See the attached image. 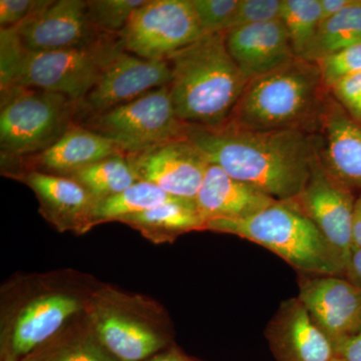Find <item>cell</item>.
Returning <instances> with one entry per match:
<instances>
[{"label": "cell", "mask_w": 361, "mask_h": 361, "mask_svg": "<svg viewBox=\"0 0 361 361\" xmlns=\"http://www.w3.org/2000/svg\"><path fill=\"white\" fill-rule=\"evenodd\" d=\"M187 139L207 160L277 201L295 200L322 146V135L299 130H251L188 125Z\"/></svg>", "instance_id": "cell-1"}, {"label": "cell", "mask_w": 361, "mask_h": 361, "mask_svg": "<svg viewBox=\"0 0 361 361\" xmlns=\"http://www.w3.org/2000/svg\"><path fill=\"white\" fill-rule=\"evenodd\" d=\"M104 282L65 268L16 273L0 287V361H23L82 314Z\"/></svg>", "instance_id": "cell-2"}, {"label": "cell", "mask_w": 361, "mask_h": 361, "mask_svg": "<svg viewBox=\"0 0 361 361\" xmlns=\"http://www.w3.org/2000/svg\"><path fill=\"white\" fill-rule=\"evenodd\" d=\"M167 61L178 118L208 129L227 125L248 80L227 51L225 32L203 35Z\"/></svg>", "instance_id": "cell-3"}, {"label": "cell", "mask_w": 361, "mask_h": 361, "mask_svg": "<svg viewBox=\"0 0 361 361\" xmlns=\"http://www.w3.org/2000/svg\"><path fill=\"white\" fill-rule=\"evenodd\" d=\"M329 97L317 65L295 59L248 80L227 125L243 130L320 134Z\"/></svg>", "instance_id": "cell-4"}, {"label": "cell", "mask_w": 361, "mask_h": 361, "mask_svg": "<svg viewBox=\"0 0 361 361\" xmlns=\"http://www.w3.org/2000/svg\"><path fill=\"white\" fill-rule=\"evenodd\" d=\"M84 316L99 341L121 361H145L175 343L172 320L161 303L104 282Z\"/></svg>", "instance_id": "cell-5"}, {"label": "cell", "mask_w": 361, "mask_h": 361, "mask_svg": "<svg viewBox=\"0 0 361 361\" xmlns=\"http://www.w3.org/2000/svg\"><path fill=\"white\" fill-rule=\"evenodd\" d=\"M206 231L259 244L301 272L336 276L345 272L329 242L293 200L275 202L244 219L209 221Z\"/></svg>", "instance_id": "cell-6"}, {"label": "cell", "mask_w": 361, "mask_h": 361, "mask_svg": "<svg viewBox=\"0 0 361 361\" xmlns=\"http://www.w3.org/2000/svg\"><path fill=\"white\" fill-rule=\"evenodd\" d=\"M80 102L58 92L16 87L0 90L1 166L42 153L78 122Z\"/></svg>", "instance_id": "cell-7"}, {"label": "cell", "mask_w": 361, "mask_h": 361, "mask_svg": "<svg viewBox=\"0 0 361 361\" xmlns=\"http://www.w3.org/2000/svg\"><path fill=\"white\" fill-rule=\"evenodd\" d=\"M78 125L114 142L125 155L187 139V123L176 115L170 85L130 103L85 118Z\"/></svg>", "instance_id": "cell-8"}, {"label": "cell", "mask_w": 361, "mask_h": 361, "mask_svg": "<svg viewBox=\"0 0 361 361\" xmlns=\"http://www.w3.org/2000/svg\"><path fill=\"white\" fill-rule=\"evenodd\" d=\"M123 51L120 35L77 49L27 51L16 85L58 92L80 103Z\"/></svg>", "instance_id": "cell-9"}, {"label": "cell", "mask_w": 361, "mask_h": 361, "mask_svg": "<svg viewBox=\"0 0 361 361\" xmlns=\"http://www.w3.org/2000/svg\"><path fill=\"white\" fill-rule=\"evenodd\" d=\"M205 35L192 0H147L121 32L125 51L167 59Z\"/></svg>", "instance_id": "cell-10"}, {"label": "cell", "mask_w": 361, "mask_h": 361, "mask_svg": "<svg viewBox=\"0 0 361 361\" xmlns=\"http://www.w3.org/2000/svg\"><path fill=\"white\" fill-rule=\"evenodd\" d=\"M293 201L317 227L346 268L353 248L355 199L353 190L341 184L323 166L320 152L313 161L305 187Z\"/></svg>", "instance_id": "cell-11"}, {"label": "cell", "mask_w": 361, "mask_h": 361, "mask_svg": "<svg viewBox=\"0 0 361 361\" xmlns=\"http://www.w3.org/2000/svg\"><path fill=\"white\" fill-rule=\"evenodd\" d=\"M172 70L167 59H147L123 51L80 103L78 122L130 103L152 90L169 85Z\"/></svg>", "instance_id": "cell-12"}, {"label": "cell", "mask_w": 361, "mask_h": 361, "mask_svg": "<svg viewBox=\"0 0 361 361\" xmlns=\"http://www.w3.org/2000/svg\"><path fill=\"white\" fill-rule=\"evenodd\" d=\"M127 156L137 180L152 183L163 191L195 201L209 161L188 139L164 142Z\"/></svg>", "instance_id": "cell-13"}, {"label": "cell", "mask_w": 361, "mask_h": 361, "mask_svg": "<svg viewBox=\"0 0 361 361\" xmlns=\"http://www.w3.org/2000/svg\"><path fill=\"white\" fill-rule=\"evenodd\" d=\"M16 27L25 49L35 52L87 47L110 35L94 25L87 0H49Z\"/></svg>", "instance_id": "cell-14"}, {"label": "cell", "mask_w": 361, "mask_h": 361, "mask_svg": "<svg viewBox=\"0 0 361 361\" xmlns=\"http://www.w3.org/2000/svg\"><path fill=\"white\" fill-rule=\"evenodd\" d=\"M299 300L334 346L361 330V287L336 275L301 280Z\"/></svg>", "instance_id": "cell-15"}, {"label": "cell", "mask_w": 361, "mask_h": 361, "mask_svg": "<svg viewBox=\"0 0 361 361\" xmlns=\"http://www.w3.org/2000/svg\"><path fill=\"white\" fill-rule=\"evenodd\" d=\"M9 179L32 190L39 202L40 215L56 231L82 236L96 227L97 200L75 180L37 172L18 173Z\"/></svg>", "instance_id": "cell-16"}, {"label": "cell", "mask_w": 361, "mask_h": 361, "mask_svg": "<svg viewBox=\"0 0 361 361\" xmlns=\"http://www.w3.org/2000/svg\"><path fill=\"white\" fill-rule=\"evenodd\" d=\"M120 153L122 152L114 142L75 123L42 153L1 166V175L9 178L18 173L37 172L70 177L82 169Z\"/></svg>", "instance_id": "cell-17"}, {"label": "cell", "mask_w": 361, "mask_h": 361, "mask_svg": "<svg viewBox=\"0 0 361 361\" xmlns=\"http://www.w3.org/2000/svg\"><path fill=\"white\" fill-rule=\"evenodd\" d=\"M265 336L276 361H331L336 357L334 343L298 297L280 304Z\"/></svg>", "instance_id": "cell-18"}, {"label": "cell", "mask_w": 361, "mask_h": 361, "mask_svg": "<svg viewBox=\"0 0 361 361\" xmlns=\"http://www.w3.org/2000/svg\"><path fill=\"white\" fill-rule=\"evenodd\" d=\"M225 44L247 80L276 71L298 59L280 20L231 28L225 32Z\"/></svg>", "instance_id": "cell-19"}, {"label": "cell", "mask_w": 361, "mask_h": 361, "mask_svg": "<svg viewBox=\"0 0 361 361\" xmlns=\"http://www.w3.org/2000/svg\"><path fill=\"white\" fill-rule=\"evenodd\" d=\"M320 135V159L325 169L349 189H361V125L331 94L323 115Z\"/></svg>", "instance_id": "cell-20"}, {"label": "cell", "mask_w": 361, "mask_h": 361, "mask_svg": "<svg viewBox=\"0 0 361 361\" xmlns=\"http://www.w3.org/2000/svg\"><path fill=\"white\" fill-rule=\"evenodd\" d=\"M277 202L255 187L228 175L209 161L200 190L195 199L206 224L212 220L250 217Z\"/></svg>", "instance_id": "cell-21"}, {"label": "cell", "mask_w": 361, "mask_h": 361, "mask_svg": "<svg viewBox=\"0 0 361 361\" xmlns=\"http://www.w3.org/2000/svg\"><path fill=\"white\" fill-rule=\"evenodd\" d=\"M118 223L129 226L156 245L173 243L186 233L206 231V222L195 201L180 198L171 199Z\"/></svg>", "instance_id": "cell-22"}, {"label": "cell", "mask_w": 361, "mask_h": 361, "mask_svg": "<svg viewBox=\"0 0 361 361\" xmlns=\"http://www.w3.org/2000/svg\"><path fill=\"white\" fill-rule=\"evenodd\" d=\"M23 361H121L99 341L84 313Z\"/></svg>", "instance_id": "cell-23"}, {"label": "cell", "mask_w": 361, "mask_h": 361, "mask_svg": "<svg viewBox=\"0 0 361 361\" xmlns=\"http://www.w3.org/2000/svg\"><path fill=\"white\" fill-rule=\"evenodd\" d=\"M361 42V0H353L334 18L320 25L314 39L302 59H318Z\"/></svg>", "instance_id": "cell-24"}, {"label": "cell", "mask_w": 361, "mask_h": 361, "mask_svg": "<svg viewBox=\"0 0 361 361\" xmlns=\"http://www.w3.org/2000/svg\"><path fill=\"white\" fill-rule=\"evenodd\" d=\"M68 178L82 185L97 202L121 193L139 180L123 153L97 161Z\"/></svg>", "instance_id": "cell-25"}, {"label": "cell", "mask_w": 361, "mask_h": 361, "mask_svg": "<svg viewBox=\"0 0 361 361\" xmlns=\"http://www.w3.org/2000/svg\"><path fill=\"white\" fill-rule=\"evenodd\" d=\"M175 197L145 180H137L121 193L97 202L94 226L104 223L120 222L123 218L145 212Z\"/></svg>", "instance_id": "cell-26"}, {"label": "cell", "mask_w": 361, "mask_h": 361, "mask_svg": "<svg viewBox=\"0 0 361 361\" xmlns=\"http://www.w3.org/2000/svg\"><path fill=\"white\" fill-rule=\"evenodd\" d=\"M319 0H281V16L296 58L302 59L320 26Z\"/></svg>", "instance_id": "cell-27"}, {"label": "cell", "mask_w": 361, "mask_h": 361, "mask_svg": "<svg viewBox=\"0 0 361 361\" xmlns=\"http://www.w3.org/2000/svg\"><path fill=\"white\" fill-rule=\"evenodd\" d=\"M147 0H87L92 23L99 32L120 35L133 13Z\"/></svg>", "instance_id": "cell-28"}, {"label": "cell", "mask_w": 361, "mask_h": 361, "mask_svg": "<svg viewBox=\"0 0 361 361\" xmlns=\"http://www.w3.org/2000/svg\"><path fill=\"white\" fill-rule=\"evenodd\" d=\"M325 89L331 90L334 85L361 71V42L344 47L327 54L315 61Z\"/></svg>", "instance_id": "cell-29"}, {"label": "cell", "mask_w": 361, "mask_h": 361, "mask_svg": "<svg viewBox=\"0 0 361 361\" xmlns=\"http://www.w3.org/2000/svg\"><path fill=\"white\" fill-rule=\"evenodd\" d=\"M26 52L16 26L0 28V90L16 85Z\"/></svg>", "instance_id": "cell-30"}, {"label": "cell", "mask_w": 361, "mask_h": 361, "mask_svg": "<svg viewBox=\"0 0 361 361\" xmlns=\"http://www.w3.org/2000/svg\"><path fill=\"white\" fill-rule=\"evenodd\" d=\"M205 35L231 30L240 0H192Z\"/></svg>", "instance_id": "cell-31"}, {"label": "cell", "mask_w": 361, "mask_h": 361, "mask_svg": "<svg viewBox=\"0 0 361 361\" xmlns=\"http://www.w3.org/2000/svg\"><path fill=\"white\" fill-rule=\"evenodd\" d=\"M281 0H240L231 28L280 20Z\"/></svg>", "instance_id": "cell-32"}, {"label": "cell", "mask_w": 361, "mask_h": 361, "mask_svg": "<svg viewBox=\"0 0 361 361\" xmlns=\"http://www.w3.org/2000/svg\"><path fill=\"white\" fill-rule=\"evenodd\" d=\"M330 94L361 125V71L334 85Z\"/></svg>", "instance_id": "cell-33"}, {"label": "cell", "mask_w": 361, "mask_h": 361, "mask_svg": "<svg viewBox=\"0 0 361 361\" xmlns=\"http://www.w3.org/2000/svg\"><path fill=\"white\" fill-rule=\"evenodd\" d=\"M49 2V0H1L0 26L6 28L18 25Z\"/></svg>", "instance_id": "cell-34"}, {"label": "cell", "mask_w": 361, "mask_h": 361, "mask_svg": "<svg viewBox=\"0 0 361 361\" xmlns=\"http://www.w3.org/2000/svg\"><path fill=\"white\" fill-rule=\"evenodd\" d=\"M336 356L345 361H361V330L355 336L334 345Z\"/></svg>", "instance_id": "cell-35"}, {"label": "cell", "mask_w": 361, "mask_h": 361, "mask_svg": "<svg viewBox=\"0 0 361 361\" xmlns=\"http://www.w3.org/2000/svg\"><path fill=\"white\" fill-rule=\"evenodd\" d=\"M145 361H202L199 358L194 357L185 353L182 348H179L176 343L163 349L160 353L148 358Z\"/></svg>", "instance_id": "cell-36"}, {"label": "cell", "mask_w": 361, "mask_h": 361, "mask_svg": "<svg viewBox=\"0 0 361 361\" xmlns=\"http://www.w3.org/2000/svg\"><path fill=\"white\" fill-rule=\"evenodd\" d=\"M353 0H319L320 2V25L334 18L341 11H343L346 6L350 4Z\"/></svg>", "instance_id": "cell-37"}, {"label": "cell", "mask_w": 361, "mask_h": 361, "mask_svg": "<svg viewBox=\"0 0 361 361\" xmlns=\"http://www.w3.org/2000/svg\"><path fill=\"white\" fill-rule=\"evenodd\" d=\"M345 274L348 275L349 281L361 287V248L353 247L346 265Z\"/></svg>", "instance_id": "cell-38"}, {"label": "cell", "mask_w": 361, "mask_h": 361, "mask_svg": "<svg viewBox=\"0 0 361 361\" xmlns=\"http://www.w3.org/2000/svg\"><path fill=\"white\" fill-rule=\"evenodd\" d=\"M353 247L361 248V195L355 200L353 221Z\"/></svg>", "instance_id": "cell-39"}, {"label": "cell", "mask_w": 361, "mask_h": 361, "mask_svg": "<svg viewBox=\"0 0 361 361\" xmlns=\"http://www.w3.org/2000/svg\"><path fill=\"white\" fill-rule=\"evenodd\" d=\"M331 361H345V360H342V358L337 357V356H336V357H334V360H332Z\"/></svg>", "instance_id": "cell-40"}]
</instances>
